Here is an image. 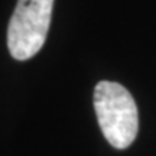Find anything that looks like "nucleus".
I'll list each match as a JSON object with an SVG mask.
<instances>
[{
	"instance_id": "obj_1",
	"label": "nucleus",
	"mask_w": 156,
	"mask_h": 156,
	"mask_svg": "<svg viewBox=\"0 0 156 156\" xmlns=\"http://www.w3.org/2000/svg\"><path fill=\"white\" fill-rule=\"evenodd\" d=\"M94 108L110 145L126 149L133 143L139 130V114L132 94L122 84L100 81L94 88Z\"/></svg>"
},
{
	"instance_id": "obj_2",
	"label": "nucleus",
	"mask_w": 156,
	"mask_h": 156,
	"mask_svg": "<svg viewBox=\"0 0 156 156\" xmlns=\"http://www.w3.org/2000/svg\"><path fill=\"white\" fill-rule=\"evenodd\" d=\"M54 0H17L7 29V46L17 61H26L44 46Z\"/></svg>"
}]
</instances>
